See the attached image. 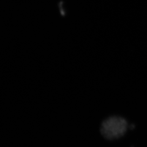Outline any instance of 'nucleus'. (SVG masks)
Here are the masks:
<instances>
[{
    "label": "nucleus",
    "mask_w": 147,
    "mask_h": 147,
    "mask_svg": "<svg viewBox=\"0 0 147 147\" xmlns=\"http://www.w3.org/2000/svg\"><path fill=\"white\" fill-rule=\"evenodd\" d=\"M129 129L126 119L121 116L112 115L102 121L100 126V133L104 139L114 140L120 139L126 134Z\"/></svg>",
    "instance_id": "1"
}]
</instances>
